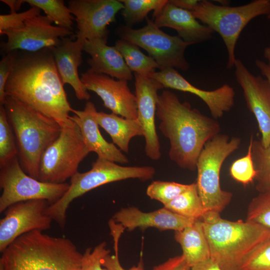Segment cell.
I'll use <instances>...</instances> for the list:
<instances>
[{
    "label": "cell",
    "mask_w": 270,
    "mask_h": 270,
    "mask_svg": "<svg viewBox=\"0 0 270 270\" xmlns=\"http://www.w3.org/2000/svg\"><path fill=\"white\" fill-rule=\"evenodd\" d=\"M49 48L16 56L5 86L10 96L56 121L72 126L73 112Z\"/></svg>",
    "instance_id": "6da1fadb"
},
{
    "label": "cell",
    "mask_w": 270,
    "mask_h": 270,
    "mask_svg": "<svg viewBox=\"0 0 270 270\" xmlns=\"http://www.w3.org/2000/svg\"><path fill=\"white\" fill-rule=\"evenodd\" d=\"M156 116L159 129L170 142L168 156L179 167L196 170L198 156L205 144L220 134L219 122L181 102L174 92L164 90L158 96Z\"/></svg>",
    "instance_id": "7a4b0ae2"
},
{
    "label": "cell",
    "mask_w": 270,
    "mask_h": 270,
    "mask_svg": "<svg viewBox=\"0 0 270 270\" xmlns=\"http://www.w3.org/2000/svg\"><path fill=\"white\" fill-rule=\"evenodd\" d=\"M82 256L70 239L34 230L2 252L0 270H80Z\"/></svg>",
    "instance_id": "3957f363"
},
{
    "label": "cell",
    "mask_w": 270,
    "mask_h": 270,
    "mask_svg": "<svg viewBox=\"0 0 270 270\" xmlns=\"http://www.w3.org/2000/svg\"><path fill=\"white\" fill-rule=\"evenodd\" d=\"M210 259L222 270H238L244 258L270 238V231L248 220L230 221L220 214L206 212L202 219Z\"/></svg>",
    "instance_id": "277c9868"
},
{
    "label": "cell",
    "mask_w": 270,
    "mask_h": 270,
    "mask_svg": "<svg viewBox=\"0 0 270 270\" xmlns=\"http://www.w3.org/2000/svg\"><path fill=\"white\" fill-rule=\"evenodd\" d=\"M13 130L23 170L38 180L40 163L46 149L59 136L62 128L54 120L6 96L4 104Z\"/></svg>",
    "instance_id": "5b68a950"
},
{
    "label": "cell",
    "mask_w": 270,
    "mask_h": 270,
    "mask_svg": "<svg viewBox=\"0 0 270 270\" xmlns=\"http://www.w3.org/2000/svg\"><path fill=\"white\" fill-rule=\"evenodd\" d=\"M156 173L152 166H124L104 158H98L92 164V168L84 172L76 174L71 178L68 190L56 202L50 204L46 214L64 229L66 212L75 198L102 185L128 178L142 181L152 179Z\"/></svg>",
    "instance_id": "8992f818"
},
{
    "label": "cell",
    "mask_w": 270,
    "mask_h": 270,
    "mask_svg": "<svg viewBox=\"0 0 270 270\" xmlns=\"http://www.w3.org/2000/svg\"><path fill=\"white\" fill-rule=\"evenodd\" d=\"M240 138L218 134L205 144L198 160L196 184L206 212H221L230 202L232 194L222 190L220 172L222 164L240 147Z\"/></svg>",
    "instance_id": "52a82bcc"
},
{
    "label": "cell",
    "mask_w": 270,
    "mask_h": 270,
    "mask_svg": "<svg viewBox=\"0 0 270 270\" xmlns=\"http://www.w3.org/2000/svg\"><path fill=\"white\" fill-rule=\"evenodd\" d=\"M270 12L269 0H255L235 6L202 0L192 11L198 20L221 36L228 52L226 67L229 69L234 67L236 44L242 30L252 19L268 15Z\"/></svg>",
    "instance_id": "ba28073f"
},
{
    "label": "cell",
    "mask_w": 270,
    "mask_h": 270,
    "mask_svg": "<svg viewBox=\"0 0 270 270\" xmlns=\"http://www.w3.org/2000/svg\"><path fill=\"white\" fill-rule=\"evenodd\" d=\"M90 153L78 126L62 128L58 137L42 154L38 180L62 184L78 172L80 163Z\"/></svg>",
    "instance_id": "9c48e42d"
},
{
    "label": "cell",
    "mask_w": 270,
    "mask_h": 270,
    "mask_svg": "<svg viewBox=\"0 0 270 270\" xmlns=\"http://www.w3.org/2000/svg\"><path fill=\"white\" fill-rule=\"evenodd\" d=\"M146 24L134 29L124 26L118 28L117 33L124 40L146 50L159 66L160 70L174 68L186 71L190 64L184 54L186 48L192 45L178 36H170L160 29L152 20L146 18Z\"/></svg>",
    "instance_id": "30bf717a"
},
{
    "label": "cell",
    "mask_w": 270,
    "mask_h": 270,
    "mask_svg": "<svg viewBox=\"0 0 270 270\" xmlns=\"http://www.w3.org/2000/svg\"><path fill=\"white\" fill-rule=\"evenodd\" d=\"M0 212L20 202L44 200L50 204L59 200L68 190L70 184L41 182L26 173L18 156L0 168Z\"/></svg>",
    "instance_id": "8fae6325"
},
{
    "label": "cell",
    "mask_w": 270,
    "mask_h": 270,
    "mask_svg": "<svg viewBox=\"0 0 270 270\" xmlns=\"http://www.w3.org/2000/svg\"><path fill=\"white\" fill-rule=\"evenodd\" d=\"M49 205L46 200H34L10 206L0 220V252L24 234L50 228L52 220L46 214Z\"/></svg>",
    "instance_id": "7c38bea8"
},
{
    "label": "cell",
    "mask_w": 270,
    "mask_h": 270,
    "mask_svg": "<svg viewBox=\"0 0 270 270\" xmlns=\"http://www.w3.org/2000/svg\"><path fill=\"white\" fill-rule=\"evenodd\" d=\"M46 16L40 14L27 20L20 28L6 30L0 35L8 37L1 46L6 53L17 50L36 52L56 46L63 38L72 34V30L54 26Z\"/></svg>",
    "instance_id": "4fadbf2b"
},
{
    "label": "cell",
    "mask_w": 270,
    "mask_h": 270,
    "mask_svg": "<svg viewBox=\"0 0 270 270\" xmlns=\"http://www.w3.org/2000/svg\"><path fill=\"white\" fill-rule=\"evenodd\" d=\"M75 16L76 38L107 40L108 26L116 22V14L124 8L118 0H70L68 6Z\"/></svg>",
    "instance_id": "5bb4252c"
},
{
    "label": "cell",
    "mask_w": 270,
    "mask_h": 270,
    "mask_svg": "<svg viewBox=\"0 0 270 270\" xmlns=\"http://www.w3.org/2000/svg\"><path fill=\"white\" fill-rule=\"evenodd\" d=\"M236 80L242 88L247 108L254 115L264 147L270 145V86L266 79L252 74L242 61L236 60Z\"/></svg>",
    "instance_id": "9a60e30c"
},
{
    "label": "cell",
    "mask_w": 270,
    "mask_h": 270,
    "mask_svg": "<svg viewBox=\"0 0 270 270\" xmlns=\"http://www.w3.org/2000/svg\"><path fill=\"white\" fill-rule=\"evenodd\" d=\"M135 96L136 98L138 120L143 131L146 156L153 160L161 157L160 145L155 124L158 90L164 88L156 80L134 73Z\"/></svg>",
    "instance_id": "2e32d148"
},
{
    "label": "cell",
    "mask_w": 270,
    "mask_h": 270,
    "mask_svg": "<svg viewBox=\"0 0 270 270\" xmlns=\"http://www.w3.org/2000/svg\"><path fill=\"white\" fill-rule=\"evenodd\" d=\"M86 88L98 96L112 113L128 119H138L136 98L128 81L114 80L102 74L86 72L80 74Z\"/></svg>",
    "instance_id": "e0dca14e"
},
{
    "label": "cell",
    "mask_w": 270,
    "mask_h": 270,
    "mask_svg": "<svg viewBox=\"0 0 270 270\" xmlns=\"http://www.w3.org/2000/svg\"><path fill=\"white\" fill-rule=\"evenodd\" d=\"M148 77L160 83L164 88L192 94L200 98L209 109L212 118H222L231 110L234 104L235 91L224 84L216 89L206 90L192 85L174 68H167L154 72Z\"/></svg>",
    "instance_id": "ac0fdd59"
},
{
    "label": "cell",
    "mask_w": 270,
    "mask_h": 270,
    "mask_svg": "<svg viewBox=\"0 0 270 270\" xmlns=\"http://www.w3.org/2000/svg\"><path fill=\"white\" fill-rule=\"evenodd\" d=\"M196 220L174 213L164 206L149 212H143L136 207L122 208L112 217V221L119 223L129 231L148 228L178 231L192 224Z\"/></svg>",
    "instance_id": "d6986e66"
},
{
    "label": "cell",
    "mask_w": 270,
    "mask_h": 270,
    "mask_svg": "<svg viewBox=\"0 0 270 270\" xmlns=\"http://www.w3.org/2000/svg\"><path fill=\"white\" fill-rule=\"evenodd\" d=\"M152 20L159 28L174 29L178 36L191 44L210 40L214 32L210 27L201 24L191 11L179 8L168 0L161 9L154 12Z\"/></svg>",
    "instance_id": "ffe728a7"
},
{
    "label": "cell",
    "mask_w": 270,
    "mask_h": 270,
    "mask_svg": "<svg viewBox=\"0 0 270 270\" xmlns=\"http://www.w3.org/2000/svg\"><path fill=\"white\" fill-rule=\"evenodd\" d=\"M96 112L94 104L88 101L83 110H74V114L70 116V120L79 127L88 151L94 152L100 158L120 164L128 163V158L122 151L102 136L95 118Z\"/></svg>",
    "instance_id": "44dd1931"
},
{
    "label": "cell",
    "mask_w": 270,
    "mask_h": 270,
    "mask_svg": "<svg viewBox=\"0 0 270 270\" xmlns=\"http://www.w3.org/2000/svg\"><path fill=\"white\" fill-rule=\"evenodd\" d=\"M85 41L78 38L72 40L69 37L63 38L58 45L49 48L54 56L64 85L70 84L78 100H88L90 95L78 74V68L82 62V50Z\"/></svg>",
    "instance_id": "7402d4cb"
},
{
    "label": "cell",
    "mask_w": 270,
    "mask_h": 270,
    "mask_svg": "<svg viewBox=\"0 0 270 270\" xmlns=\"http://www.w3.org/2000/svg\"><path fill=\"white\" fill-rule=\"evenodd\" d=\"M83 50L90 56L87 60L90 68L86 72L104 74L117 80H132V72L122 54L115 46L107 45V40H86Z\"/></svg>",
    "instance_id": "603a6c76"
},
{
    "label": "cell",
    "mask_w": 270,
    "mask_h": 270,
    "mask_svg": "<svg viewBox=\"0 0 270 270\" xmlns=\"http://www.w3.org/2000/svg\"><path fill=\"white\" fill-rule=\"evenodd\" d=\"M174 239L180 245L185 260L191 268L210 258V249L202 220L180 230L175 231Z\"/></svg>",
    "instance_id": "cb8c5ba5"
},
{
    "label": "cell",
    "mask_w": 270,
    "mask_h": 270,
    "mask_svg": "<svg viewBox=\"0 0 270 270\" xmlns=\"http://www.w3.org/2000/svg\"><path fill=\"white\" fill-rule=\"evenodd\" d=\"M95 118L98 126L107 132L112 143L121 151L128 153L130 140L136 136H143L142 129L138 119L126 118L103 112H96Z\"/></svg>",
    "instance_id": "d4e9b609"
},
{
    "label": "cell",
    "mask_w": 270,
    "mask_h": 270,
    "mask_svg": "<svg viewBox=\"0 0 270 270\" xmlns=\"http://www.w3.org/2000/svg\"><path fill=\"white\" fill-rule=\"evenodd\" d=\"M114 46L132 72L148 76L156 68H159L155 60L144 54L136 44L120 38L116 41Z\"/></svg>",
    "instance_id": "484cf974"
},
{
    "label": "cell",
    "mask_w": 270,
    "mask_h": 270,
    "mask_svg": "<svg viewBox=\"0 0 270 270\" xmlns=\"http://www.w3.org/2000/svg\"><path fill=\"white\" fill-rule=\"evenodd\" d=\"M164 206L178 214L196 220H202L206 213L196 182L191 184L188 189Z\"/></svg>",
    "instance_id": "4316f807"
},
{
    "label": "cell",
    "mask_w": 270,
    "mask_h": 270,
    "mask_svg": "<svg viewBox=\"0 0 270 270\" xmlns=\"http://www.w3.org/2000/svg\"><path fill=\"white\" fill-rule=\"evenodd\" d=\"M252 152L256 172V188L259 193L270 192V145L264 147L260 140H253Z\"/></svg>",
    "instance_id": "83f0119b"
},
{
    "label": "cell",
    "mask_w": 270,
    "mask_h": 270,
    "mask_svg": "<svg viewBox=\"0 0 270 270\" xmlns=\"http://www.w3.org/2000/svg\"><path fill=\"white\" fill-rule=\"evenodd\" d=\"M124 4L122 14L127 26L132 27L136 24L142 22L147 18L152 10L161 9L168 0H120Z\"/></svg>",
    "instance_id": "f1b7e54d"
},
{
    "label": "cell",
    "mask_w": 270,
    "mask_h": 270,
    "mask_svg": "<svg viewBox=\"0 0 270 270\" xmlns=\"http://www.w3.org/2000/svg\"><path fill=\"white\" fill-rule=\"evenodd\" d=\"M31 6L42 10L58 26L72 30L74 18L62 0H24Z\"/></svg>",
    "instance_id": "f546056e"
},
{
    "label": "cell",
    "mask_w": 270,
    "mask_h": 270,
    "mask_svg": "<svg viewBox=\"0 0 270 270\" xmlns=\"http://www.w3.org/2000/svg\"><path fill=\"white\" fill-rule=\"evenodd\" d=\"M18 152L14 135L4 106H0V168L15 157Z\"/></svg>",
    "instance_id": "4dcf8cb0"
},
{
    "label": "cell",
    "mask_w": 270,
    "mask_h": 270,
    "mask_svg": "<svg viewBox=\"0 0 270 270\" xmlns=\"http://www.w3.org/2000/svg\"><path fill=\"white\" fill-rule=\"evenodd\" d=\"M190 184L156 180L148 186L146 193L150 198L159 201L164 206L188 189Z\"/></svg>",
    "instance_id": "1f68e13d"
},
{
    "label": "cell",
    "mask_w": 270,
    "mask_h": 270,
    "mask_svg": "<svg viewBox=\"0 0 270 270\" xmlns=\"http://www.w3.org/2000/svg\"><path fill=\"white\" fill-rule=\"evenodd\" d=\"M253 140V135L252 134L246 154L234 160L230 168L231 177L237 182L244 185L252 182L255 180L256 174L252 152Z\"/></svg>",
    "instance_id": "d6a6232c"
},
{
    "label": "cell",
    "mask_w": 270,
    "mask_h": 270,
    "mask_svg": "<svg viewBox=\"0 0 270 270\" xmlns=\"http://www.w3.org/2000/svg\"><path fill=\"white\" fill-rule=\"evenodd\" d=\"M246 220L270 231V192L259 193L252 200L248 206Z\"/></svg>",
    "instance_id": "836d02e7"
},
{
    "label": "cell",
    "mask_w": 270,
    "mask_h": 270,
    "mask_svg": "<svg viewBox=\"0 0 270 270\" xmlns=\"http://www.w3.org/2000/svg\"><path fill=\"white\" fill-rule=\"evenodd\" d=\"M238 270H270V238L254 248L243 260Z\"/></svg>",
    "instance_id": "e575fe53"
},
{
    "label": "cell",
    "mask_w": 270,
    "mask_h": 270,
    "mask_svg": "<svg viewBox=\"0 0 270 270\" xmlns=\"http://www.w3.org/2000/svg\"><path fill=\"white\" fill-rule=\"evenodd\" d=\"M106 243L103 242L92 250L88 248L82 254L80 270H107L102 268V260L110 254V250L106 248Z\"/></svg>",
    "instance_id": "d590c367"
},
{
    "label": "cell",
    "mask_w": 270,
    "mask_h": 270,
    "mask_svg": "<svg viewBox=\"0 0 270 270\" xmlns=\"http://www.w3.org/2000/svg\"><path fill=\"white\" fill-rule=\"evenodd\" d=\"M40 9L36 6L23 12L0 15V34L5 31L22 27L28 19L40 14Z\"/></svg>",
    "instance_id": "8d00e7d4"
},
{
    "label": "cell",
    "mask_w": 270,
    "mask_h": 270,
    "mask_svg": "<svg viewBox=\"0 0 270 270\" xmlns=\"http://www.w3.org/2000/svg\"><path fill=\"white\" fill-rule=\"evenodd\" d=\"M17 50L8 53L0 62V106H4L6 95L5 86L12 68L16 56Z\"/></svg>",
    "instance_id": "74e56055"
},
{
    "label": "cell",
    "mask_w": 270,
    "mask_h": 270,
    "mask_svg": "<svg viewBox=\"0 0 270 270\" xmlns=\"http://www.w3.org/2000/svg\"><path fill=\"white\" fill-rule=\"evenodd\" d=\"M115 254H110L102 260V267L107 270H144L142 260H141L136 266H134L128 270L124 269L121 265L118 256V248L114 249Z\"/></svg>",
    "instance_id": "f35d334b"
},
{
    "label": "cell",
    "mask_w": 270,
    "mask_h": 270,
    "mask_svg": "<svg viewBox=\"0 0 270 270\" xmlns=\"http://www.w3.org/2000/svg\"><path fill=\"white\" fill-rule=\"evenodd\" d=\"M190 267L182 254L168 258L166 262L154 266L152 270H190Z\"/></svg>",
    "instance_id": "ab89813d"
},
{
    "label": "cell",
    "mask_w": 270,
    "mask_h": 270,
    "mask_svg": "<svg viewBox=\"0 0 270 270\" xmlns=\"http://www.w3.org/2000/svg\"><path fill=\"white\" fill-rule=\"evenodd\" d=\"M169 2L182 9L192 11L197 6L200 0H170Z\"/></svg>",
    "instance_id": "60d3db41"
},
{
    "label": "cell",
    "mask_w": 270,
    "mask_h": 270,
    "mask_svg": "<svg viewBox=\"0 0 270 270\" xmlns=\"http://www.w3.org/2000/svg\"><path fill=\"white\" fill-rule=\"evenodd\" d=\"M190 270H222L219 266L213 261L209 259L201 262L190 268Z\"/></svg>",
    "instance_id": "b9f144b4"
},
{
    "label": "cell",
    "mask_w": 270,
    "mask_h": 270,
    "mask_svg": "<svg viewBox=\"0 0 270 270\" xmlns=\"http://www.w3.org/2000/svg\"><path fill=\"white\" fill-rule=\"evenodd\" d=\"M255 64L258 68L262 75H263L268 80L270 86V66L268 64L260 60H256Z\"/></svg>",
    "instance_id": "7bdbcfd3"
},
{
    "label": "cell",
    "mask_w": 270,
    "mask_h": 270,
    "mask_svg": "<svg viewBox=\"0 0 270 270\" xmlns=\"http://www.w3.org/2000/svg\"><path fill=\"white\" fill-rule=\"evenodd\" d=\"M1 2L6 4L10 8V13H16L22 4L25 2L24 0H1Z\"/></svg>",
    "instance_id": "ee69618b"
},
{
    "label": "cell",
    "mask_w": 270,
    "mask_h": 270,
    "mask_svg": "<svg viewBox=\"0 0 270 270\" xmlns=\"http://www.w3.org/2000/svg\"><path fill=\"white\" fill-rule=\"evenodd\" d=\"M264 56L268 60H270V46L264 48Z\"/></svg>",
    "instance_id": "f6af8a7d"
},
{
    "label": "cell",
    "mask_w": 270,
    "mask_h": 270,
    "mask_svg": "<svg viewBox=\"0 0 270 270\" xmlns=\"http://www.w3.org/2000/svg\"><path fill=\"white\" fill-rule=\"evenodd\" d=\"M267 18L269 20H270V12L269 14L267 15Z\"/></svg>",
    "instance_id": "bcb514c9"
},
{
    "label": "cell",
    "mask_w": 270,
    "mask_h": 270,
    "mask_svg": "<svg viewBox=\"0 0 270 270\" xmlns=\"http://www.w3.org/2000/svg\"><path fill=\"white\" fill-rule=\"evenodd\" d=\"M268 64L270 65V60H268Z\"/></svg>",
    "instance_id": "7dc6e473"
}]
</instances>
